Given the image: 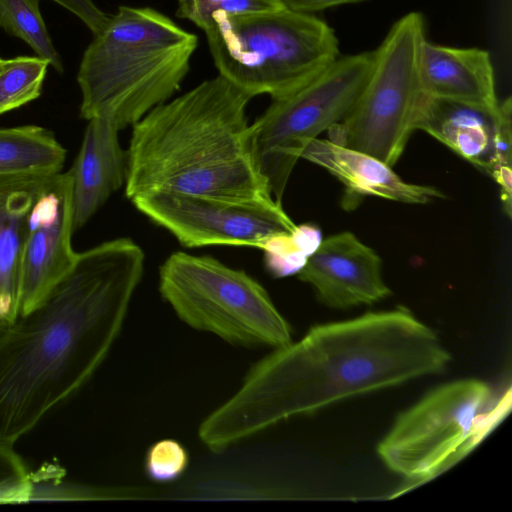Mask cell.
Masks as SVG:
<instances>
[{
	"instance_id": "cell-1",
	"label": "cell",
	"mask_w": 512,
	"mask_h": 512,
	"mask_svg": "<svg viewBox=\"0 0 512 512\" xmlns=\"http://www.w3.org/2000/svg\"><path fill=\"white\" fill-rule=\"evenodd\" d=\"M450 354L408 309L369 312L311 327L275 348L200 424V440L224 450L283 420L444 371Z\"/></svg>"
},
{
	"instance_id": "cell-2",
	"label": "cell",
	"mask_w": 512,
	"mask_h": 512,
	"mask_svg": "<svg viewBox=\"0 0 512 512\" xmlns=\"http://www.w3.org/2000/svg\"><path fill=\"white\" fill-rule=\"evenodd\" d=\"M144 252L117 238L74 265L0 339V441L15 444L80 389L117 339L141 281Z\"/></svg>"
},
{
	"instance_id": "cell-3",
	"label": "cell",
	"mask_w": 512,
	"mask_h": 512,
	"mask_svg": "<svg viewBox=\"0 0 512 512\" xmlns=\"http://www.w3.org/2000/svg\"><path fill=\"white\" fill-rule=\"evenodd\" d=\"M252 98L218 74L148 112L132 126L126 196L166 191L275 202L255 158L246 113Z\"/></svg>"
},
{
	"instance_id": "cell-4",
	"label": "cell",
	"mask_w": 512,
	"mask_h": 512,
	"mask_svg": "<svg viewBox=\"0 0 512 512\" xmlns=\"http://www.w3.org/2000/svg\"><path fill=\"white\" fill-rule=\"evenodd\" d=\"M198 37L151 7L120 6L86 48L80 117L133 126L180 89Z\"/></svg>"
},
{
	"instance_id": "cell-5",
	"label": "cell",
	"mask_w": 512,
	"mask_h": 512,
	"mask_svg": "<svg viewBox=\"0 0 512 512\" xmlns=\"http://www.w3.org/2000/svg\"><path fill=\"white\" fill-rule=\"evenodd\" d=\"M205 34L219 75L253 97L285 96L339 58L337 37L327 23L283 6L218 14Z\"/></svg>"
},
{
	"instance_id": "cell-6",
	"label": "cell",
	"mask_w": 512,
	"mask_h": 512,
	"mask_svg": "<svg viewBox=\"0 0 512 512\" xmlns=\"http://www.w3.org/2000/svg\"><path fill=\"white\" fill-rule=\"evenodd\" d=\"M159 292L187 325L230 344L278 348L292 341L265 288L213 257L171 254L159 269Z\"/></svg>"
},
{
	"instance_id": "cell-7",
	"label": "cell",
	"mask_w": 512,
	"mask_h": 512,
	"mask_svg": "<svg viewBox=\"0 0 512 512\" xmlns=\"http://www.w3.org/2000/svg\"><path fill=\"white\" fill-rule=\"evenodd\" d=\"M492 389L478 379L442 385L404 411L377 452L392 471L416 483L439 475L468 454L510 407V390L492 405Z\"/></svg>"
},
{
	"instance_id": "cell-8",
	"label": "cell",
	"mask_w": 512,
	"mask_h": 512,
	"mask_svg": "<svg viewBox=\"0 0 512 512\" xmlns=\"http://www.w3.org/2000/svg\"><path fill=\"white\" fill-rule=\"evenodd\" d=\"M426 39L423 16L410 12L393 24L373 51L368 78L347 115L328 140L394 166L416 130L425 96L419 74Z\"/></svg>"
},
{
	"instance_id": "cell-9",
	"label": "cell",
	"mask_w": 512,
	"mask_h": 512,
	"mask_svg": "<svg viewBox=\"0 0 512 512\" xmlns=\"http://www.w3.org/2000/svg\"><path fill=\"white\" fill-rule=\"evenodd\" d=\"M372 60L373 51L339 57L305 85L272 99L252 124L257 165L277 202H282L291 172L307 144L350 111Z\"/></svg>"
},
{
	"instance_id": "cell-10",
	"label": "cell",
	"mask_w": 512,
	"mask_h": 512,
	"mask_svg": "<svg viewBox=\"0 0 512 512\" xmlns=\"http://www.w3.org/2000/svg\"><path fill=\"white\" fill-rule=\"evenodd\" d=\"M131 201L188 248L225 245L261 249L270 238L292 233L297 227L276 201L240 202L166 191Z\"/></svg>"
},
{
	"instance_id": "cell-11",
	"label": "cell",
	"mask_w": 512,
	"mask_h": 512,
	"mask_svg": "<svg viewBox=\"0 0 512 512\" xmlns=\"http://www.w3.org/2000/svg\"><path fill=\"white\" fill-rule=\"evenodd\" d=\"M73 232L71 179L60 172L45 179L29 215L19 315L35 308L74 265Z\"/></svg>"
},
{
	"instance_id": "cell-12",
	"label": "cell",
	"mask_w": 512,
	"mask_h": 512,
	"mask_svg": "<svg viewBox=\"0 0 512 512\" xmlns=\"http://www.w3.org/2000/svg\"><path fill=\"white\" fill-rule=\"evenodd\" d=\"M297 275L331 308L370 305L391 294L381 257L350 231L321 240Z\"/></svg>"
},
{
	"instance_id": "cell-13",
	"label": "cell",
	"mask_w": 512,
	"mask_h": 512,
	"mask_svg": "<svg viewBox=\"0 0 512 512\" xmlns=\"http://www.w3.org/2000/svg\"><path fill=\"white\" fill-rule=\"evenodd\" d=\"M301 158L326 169L346 187L342 202L345 208H354L366 196L405 204H427L445 197L436 187L404 181L392 166L378 158L328 139L309 142Z\"/></svg>"
},
{
	"instance_id": "cell-14",
	"label": "cell",
	"mask_w": 512,
	"mask_h": 512,
	"mask_svg": "<svg viewBox=\"0 0 512 512\" xmlns=\"http://www.w3.org/2000/svg\"><path fill=\"white\" fill-rule=\"evenodd\" d=\"M120 129L105 116L88 120L80 151L71 169L73 228L83 227L125 184L127 154L119 143Z\"/></svg>"
},
{
	"instance_id": "cell-15",
	"label": "cell",
	"mask_w": 512,
	"mask_h": 512,
	"mask_svg": "<svg viewBox=\"0 0 512 512\" xmlns=\"http://www.w3.org/2000/svg\"><path fill=\"white\" fill-rule=\"evenodd\" d=\"M424 94L430 97L498 106L489 53L480 48H456L424 40L419 59Z\"/></svg>"
},
{
	"instance_id": "cell-16",
	"label": "cell",
	"mask_w": 512,
	"mask_h": 512,
	"mask_svg": "<svg viewBox=\"0 0 512 512\" xmlns=\"http://www.w3.org/2000/svg\"><path fill=\"white\" fill-rule=\"evenodd\" d=\"M500 115V102L497 107L490 108L425 95L416 130H423L487 172Z\"/></svg>"
},
{
	"instance_id": "cell-17",
	"label": "cell",
	"mask_w": 512,
	"mask_h": 512,
	"mask_svg": "<svg viewBox=\"0 0 512 512\" xmlns=\"http://www.w3.org/2000/svg\"><path fill=\"white\" fill-rule=\"evenodd\" d=\"M47 177L0 178V322L8 325L20 313L29 215Z\"/></svg>"
},
{
	"instance_id": "cell-18",
	"label": "cell",
	"mask_w": 512,
	"mask_h": 512,
	"mask_svg": "<svg viewBox=\"0 0 512 512\" xmlns=\"http://www.w3.org/2000/svg\"><path fill=\"white\" fill-rule=\"evenodd\" d=\"M65 158V149L46 128H0V178L52 176L61 172Z\"/></svg>"
},
{
	"instance_id": "cell-19",
	"label": "cell",
	"mask_w": 512,
	"mask_h": 512,
	"mask_svg": "<svg viewBox=\"0 0 512 512\" xmlns=\"http://www.w3.org/2000/svg\"><path fill=\"white\" fill-rule=\"evenodd\" d=\"M39 3L40 0H0V27L26 42L37 56L62 73L63 62L52 43Z\"/></svg>"
},
{
	"instance_id": "cell-20",
	"label": "cell",
	"mask_w": 512,
	"mask_h": 512,
	"mask_svg": "<svg viewBox=\"0 0 512 512\" xmlns=\"http://www.w3.org/2000/svg\"><path fill=\"white\" fill-rule=\"evenodd\" d=\"M49 65L39 56L8 59L0 71V114L38 98Z\"/></svg>"
},
{
	"instance_id": "cell-21",
	"label": "cell",
	"mask_w": 512,
	"mask_h": 512,
	"mask_svg": "<svg viewBox=\"0 0 512 512\" xmlns=\"http://www.w3.org/2000/svg\"><path fill=\"white\" fill-rule=\"evenodd\" d=\"M320 236L318 228L305 224L270 238L261 248L266 270L275 278L297 274L320 244Z\"/></svg>"
},
{
	"instance_id": "cell-22",
	"label": "cell",
	"mask_w": 512,
	"mask_h": 512,
	"mask_svg": "<svg viewBox=\"0 0 512 512\" xmlns=\"http://www.w3.org/2000/svg\"><path fill=\"white\" fill-rule=\"evenodd\" d=\"M501 104V115L496 130L494 148L487 173L500 187L505 214L512 210V104L508 97Z\"/></svg>"
},
{
	"instance_id": "cell-23",
	"label": "cell",
	"mask_w": 512,
	"mask_h": 512,
	"mask_svg": "<svg viewBox=\"0 0 512 512\" xmlns=\"http://www.w3.org/2000/svg\"><path fill=\"white\" fill-rule=\"evenodd\" d=\"M281 6L280 0H177L176 15L205 32L218 14L242 15Z\"/></svg>"
},
{
	"instance_id": "cell-24",
	"label": "cell",
	"mask_w": 512,
	"mask_h": 512,
	"mask_svg": "<svg viewBox=\"0 0 512 512\" xmlns=\"http://www.w3.org/2000/svg\"><path fill=\"white\" fill-rule=\"evenodd\" d=\"M189 466V453L178 440L165 438L153 443L144 457L147 478L159 484L179 480Z\"/></svg>"
},
{
	"instance_id": "cell-25",
	"label": "cell",
	"mask_w": 512,
	"mask_h": 512,
	"mask_svg": "<svg viewBox=\"0 0 512 512\" xmlns=\"http://www.w3.org/2000/svg\"><path fill=\"white\" fill-rule=\"evenodd\" d=\"M14 444L0 441V504L32 500L33 479Z\"/></svg>"
},
{
	"instance_id": "cell-26",
	"label": "cell",
	"mask_w": 512,
	"mask_h": 512,
	"mask_svg": "<svg viewBox=\"0 0 512 512\" xmlns=\"http://www.w3.org/2000/svg\"><path fill=\"white\" fill-rule=\"evenodd\" d=\"M77 16L93 33L99 34L108 24L110 16L92 0H52Z\"/></svg>"
},
{
	"instance_id": "cell-27",
	"label": "cell",
	"mask_w": 512,
	"mask_h": 512,
	"mask_svg": "<svg viewBox=\"0 0 512 512\" xmlns=\"http://www.w3.org/2000/svg\"><path fill=\"white\" fill-rule=\"evenodd\" d=\"M283 7L290 10L313 14L334 6L361 2L364 0H280Z\"/></svg>"
},
{
	"instance_id": "cell-28",
	"label": "cell",
	"mask_w": 512,
	"mask_h": 512,
	"mask_svg": "<svg viewBox=\"0 0 512 512\" xmlns=\"http://www.w3.org/2000/svg\"><path fill=\"white\" fill-rule=\"evenodd\" d=\"M8 326H9L8 324L0 322V339L3 337V335L6 332Z\"/></svg>"
},
{
	"instance_id": "cell-29",
	"label": "cell",
	"mask_w": 512,
	"mask_h": 512,
	"mask_svg": "<svg viewBox=\"0 0 512 512\" xmlns=\"http://www.w3.org/2000/svg\"><path fill=\"white\" fill-rule=\"evenodd\" d=\"M6 61H7L6 59H3V58H1V57H0V71H1V70L3 69V67L5 66Z\"/></svg>"
}]
</instances>
